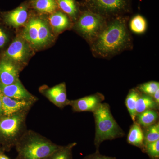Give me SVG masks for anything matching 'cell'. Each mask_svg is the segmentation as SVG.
<instances>
[{"label":"cell","mask_w":159,"mask_h":159,"mask_svg":"<svg viewBox=\"0 0 159 159\" xmlns=\"http://www.w3.org/2000/svg\"><path fill=\"white\" fill-rule=\"evenodd\" d=\"M142 129L144 132L145 146L148 143L159 140V122L147 128Z\"/></svg>","instance_id":"cell-25"},{"label":"cell","mask_w":159,"mask_h":159,"mask_svg":"<svg viewBox=\"0 0 159 159\" xmlns=\"http://www.w3.org/2000/svg\"><path fill=\"white\" fill-rule=\"evenodd\" d=\"M39 92L44 97L57 107L60 109L69 106L70 100L67 97L66 86L65 83H61L52 87L43 85Z\"/></svg>","instance_id":"cell-10"},{"label":"cell","mask_w":159,"mask_h":159,"mask_svg":"<svg viewBox=\"0 0 159 159\" xmlns=\"http://www.w3.org/2000/svg\"><path fill=\"white\" fill-rule=\"evenodd\" d=\"M0 92L7 97L18 100H28L36 102L38 98L31 94L23 85L20 80L9 85L0 83Z\"/></svg>","instance_id":"cell-13"},{"label":"cell","mask_w":159,"mask_h":159,"mask_svg":"<svg viewBox=\"0 0 159 159\" xmlns=\"http://www.w3.org/2000/svg\"><path fill=\"white\" fill-rule=\"evenodd\" d=\"M3 116H9L24 111H30L35 102L28 100H18L5 96L0 92Z\"/></svg>","instance_id":"cell-12"},{"label":"cell","mask_w":159,"mask_h":159,"mask_svg":"<svg viewBox=\"0 0 159 159\" xmlns=\"http://www.w3.org/2000/svg\"><path fill=\"white\" fill-rule=\"evenodd\" d=\"M21 70L16 65L7 60L0 59V83L9 85L20 80Z\"/></svg>","instance_id":"cell-14"},{"label":"cell","mask_w":159,"mask_h":159,"mask_svg":"<svg viewBox=\"0 0 159 159\" xmlns=\"http://www.w3.org/2000/svg\"><path fill=\"white\" fill-rule=\"evenodd\" d=\"M33 51L29 43L19 34L11 40L8 48L0 56V59L13 62L22 71L33 55Z\"/></svg>","instance_id":"cell-8"},{"label":"cell","mask_w":159,"mask_h":159,"mask_svg":"<svg viewBox=\"0 0 159 159\" xmlns=\"http://www.w3.org/2000/svg\"><path fill=\"white\" fill-rule=\"evenodd\" d=\"M107 19L100 15L81 9L72 29L90 45L105 28Z\"/></svg>","instance_id":"cell-6"},{"label":"cell","mask_w":159,"mask_h":159,"mask_svg":"<svg viewBox=\"0 0 159 159\" xmlns=\"http://www.w3.org/2000/svg\"><path fill=\"white\" fill-rule=\"evenodd\" d=\"M0 159H10L5 154V153H2L0 154Z\"/></svg>","instance_id":"cell-30"},{"label":"cell","mask_w":159,"mask_h":159,"mask_svg":"<svg viewBox=\"0 0 159 159\" xmlns=\"http://www.w3.org/2000/svg\"><path fill=\"white\" fill-rule=\"evenodd\" d=\"M83 159H117L115 157L107 156L101 154L99 151H97L93 153L86 156Z\"/></svg>","instance_id":"cell-28"},{"label":"cell","mask_w":159,"mask_h":159,"mask_svg":"<svg viewBox=\"0 0 159 159\" xmlns=\"http://www.w3.org/2000/svg\"><path fill=\"white\" fill-rule=\"evenodd\" d=\"M60 145L38 133L27 129L16 144L15 159H46Z\"/></svg>","instance_id":"cell-2"},{"label":"cell","mask_w":159,"mask_h":159,"mask_svg":"<svg viewBox=\"0 0 159 159\" xmlns=\"http://www.w3.org/2000/svg\"><path fill=\"white\" fill-rule=\"evenodd\" d=\"M127 142L129 145L140 148L144 153L145 149L144 132L142 127L136 122H134L131 126L127 136Z\"/></svg>","instance_id":"cell-17"},{"label":"cell","mask_w":159,"mask_h":159,"mask_svg":"<svg viewBox=\"0 0 159 159\" xmlns=\"http://www.w3.org/2000/svg\"><path fill=\"white\" fill-rule=\"evenodd\" d=\"M77 145V143L74 142L64 146L60 145L59 148L46 159H73V149Z\"/></svg>","instance_id":"cell-22"},{"label":"cell","mask_w":159,"mask_h":159,"mask_svg":"<svg viewBox=\"0 0 159 159\" xmlns=\"http://www.w3.org/2000/svg\"><path fill=\"white\" fill-rule=\"evenodd\" d=\"M5 152L4 151V150H3L2 148V146L0 145V154L2 153H5Z\"/></svg>","instance_id":"cell-32"},{"label":"cell","mask_w":159,"mask_h":159,"mask_svg":"<svg viewBox=\"0 0 159 159\" xmlns=\"http://www.w3.org/2000/svg\"><path fill=\"white\" fill-rule=\"evenodd\" d=\"M152 97L153 98L157 104L159 106V89H158Z\"/></svg>","instance_id":"cell-29"},{"label":"cell","mask_w":159,"mask_h":159,"mask_svg":"<svg viewBox=\"0 0 159 159\" xmlns=\"http://www.w3.org/2000/svg\"><path fill=\"white\" fill-rule=\"evenodd\" d=\"M105 99L101 93H97L79 99L70 100L69 106L74 112L89 111L94 112Z\"/></svg>","instance_id":"cell-11"},{"label":"cell","mask_w":159,"mask_h":159,"mask_svg":"<svg viewBox=\"0 0 159 159\" xmlns=\"http://www.w3.org/2000/svg\"><path fill=\"white\" fill-rule=\"evenodd\" d=\"M21 35L35 51L51 45L56 39L48 19L39 13L30 14Z\"/></svg>","instance_id":"cell-3"},{"label":"cell","mask_w":159,"mask_h":159,"mask_svg":"<svg viewBox=\"0 0 159 159\" xmlns=\"http://www.w3.org/2000/svg\"><path fill=\"white\" fill-rule=\"evenodd\" d=\"M29 3L30 8L39 14H51L59 9L56 0H31Z\"/></svg>","instance_id":"cell-18"},{"label":"cell","mask_w":159,"mask_h":159,"mask_svg":"<svg viewBox=\"0 0 159 159\" xmlns=\"http://www.w3.org/2000/svg\"><path fill=\"white\" fill-rule=\"evenodd\" d=\"M142 93L152 97L158 89H159V83L151 81L139 84L136 88Z\"/></svg>","instance_id":"cell-26"},{"label":"cell","mask_w":159,"mask_h":159,"mask_svg":"<svg viewBox=\"0 0 159 159\" xmlns=\"http://www.w3.org/2000/svg\"><path fill=\"white\" fill-rule=\"evenodd\" d=\"M56 1L58 9L67 15L74 23L81 12L80 3L76 0H56Z\"/></svg>","instance_id":"cell-16"},{"label":"cell","mask_w":159,"mask_h":159,"mask_svg":"<svg viewBox=\"0 0 159 159\" xmlns=\"http://www.w3.org/2000/svg\"><path fill=\"white\" fill-rule=\"evenodd\" d=\"M159 107V106L157 104L152 97L141 93L137 100L136 116L148 110L158 111Z\"/></svg>","instance_id":"cell-20"},{"label":"cell","mask_w":159,"mask_h":159,"mask_svg":"<svg viewBox=\"0 0 159 159\" xmlns=\"http://www.w3.org/2000/svg\"><path fill=\"white\" fill-rule=\"evenodd\" d=\"M81 8L106 18L129 15L132 12V0H82Z\"/></svg>","instance_id":"cell-7"},{"label":"cell","mask_w":159,"mask_h":159,"mask_svg":"<svg viewBox=\"0 0 159 159\" xmlns=\"http://www.w3.org/2000/svg\"><path fill=\"white\" fill-rule=\"evenodd\" d=\"M144 153L150 159H159V140L145 145Z\"/></svg>","instance_id":"cell-27"},{"label":"cell","mask_w":159,"mask_h":159,"mask_svg":"<svg viewBox=\"0 0 159 159\" xmlns=\"http://www.w3.org/2000/svg\"><path fill=\"white\" fill-rule=\"evenodd\" d=\"M11 42V34L8 26L0 20V56L7 49Z\"/></svg>","instance_id":"cell-23"},{"label":"cell","mask_w":159,"mask_h":159,"mask_svg":"<svg viewBox=\"0 0 159 159\" xmlns=\"http://www.w3.org/2000/svg\"><path fill=\"white\" fill-rule=\"evenodd\" d=\"M140 94L136 88L131 89L125 99V104L133 122H135L137 102Z\"/></svg>","instance_id":"cell-21"},{"label":"cell","mask_w":159,"mask_h":159,"mask_svg":"<svg viewBox=\"0 0 159 159\" xmlns=\"http://www.w3.org/2000/svg\"><path fill=\"white\" fill-rule=\"evenodd\" d=\"M3 116L2 109V102L0 99V116Z\"/></svg>","instance_id":"cell-31"},{"label":"cell","mask_w":159,"mask_h":159,"mask_svg":"<svg viewBox=\"0 0 159 159\" xmlns=\"http://www.w3.org/2000/svg\"><path fill=\"white\" fill-rule=\"evenodd\" d=\"M29 8V2L23 3L16 9L3 13L1 20L8 27L17 29L24 27L31 14Z\"/></svg>","instance_id":"cell-9"},{"label":"cell","mask_w":159,"mask_h":159,"mask_svg":"<svg viewBox=\"0 0 159 159\" xmlns=\"http://www.w3.org/2000/svg\"><path fill=\"white\" fill-rule=\"evenodd\" d=\"M93 114L96 125L94 144L97 151H99V146L104 141L125 136L124 132L114 119L108 103H101Z\"/></svg>","instance_id":"cell-4"},{"label":"cell","mask_w":159,"mask_h":159,"mask_svg":"<svg viewBox=\"0 0 159 159\" xmlns=\"http://www.w3.org/2000/svg\"><path fill=\"white\" fill-rule=\"evenodd\" d=\"M48 20L51 29L56 35L72 29L74 24L68 16L60 9L49 14Z\"/></svg>","instance_id":"cell-15"},{"label":"cell","mask_w":159,"mask_h":159,"mask_svg":"<svg viewBox=\"0 0 159 159\" xmlns=\"http://www.w3.org/2000/svg\"><path fill=\"white\" fill-rule=\"evenodd\" d=\"M159 116L158 111L148 110L138 114L136 117L135 122L142 129H145L158 122Z\"/></svg>","instance_id":"cell-19"},{"label":"cell","mask_w":159,"mask_h":159,"mask_svg":"<svg viewBox=\"0 0 159 159\" xmlns=\"http://www.w3.org/2000/svg\"><path fill=\"white\" fill-rule=\"evenodd\" d=\"M147 24L145 18L140 15H137L129 22L131 31L136 34H141L144 33L147 29Z\"/></svg>","instance_id":"cell-24"},{"label":"cell","mask_w":159,"mask_h":159,"mask_svg":"<svg viewBox=\"0 0 159 159\" xmlns=\"http://www.w3.org/2000/svg\"><path fill=\"white\" fill-rule=\"evenodd\" d=\"M129 19V15L107 19L104 29L89 45L94 57L108 59L132 50L133 38L128 28Z\"/></svg>","instance_id":"cell-1"},{"label":"cell","mask_w":159,"mask_h":159,"mask_svg":"<svg viewBox=\"0 0 159 159\" xmlns=\"http://www.w3.org/2000/svg\"><path fill=\"white\" fill-rule=\"evenodd\" d=\"M29 112L24 111L11 116H0V145L5 152L15 147L27 130L26 119Z\"/></svg>","instance_id":"cell-5"}]
</instances>
